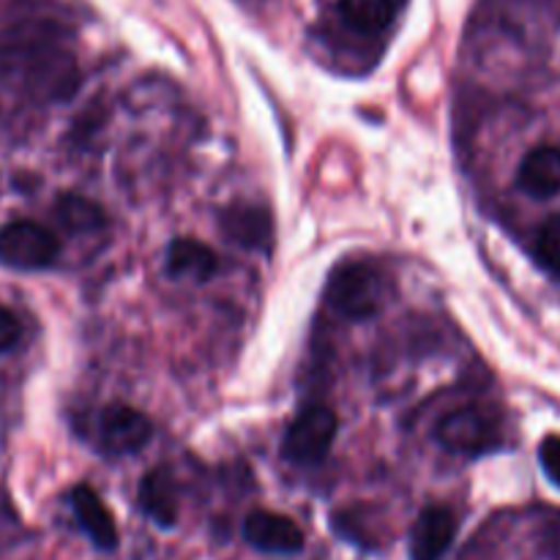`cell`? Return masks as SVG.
I'll list each match as a JSON object with an SVG mask.
<instances>
[{
  "mask_svg": "<svg viewBox=\"0 0 560 560\" xmlns=\"http://www.w3.org/2000/svg\"><path fill=\"white\" fill-rule=\"evenodd\" d=\"M0 77L52 98L69 96L77 82L71 55L42 33L22 36L0 49Z\"/></svg>",
  "mask_w": 560,
  "mask_h": 560,
  "instance_id": "cell-1",
  "label": "cell"
},
{
  "mask_svg": "<svg viewBox=\"0 0 560 560\" xmlns=\"http://www.w3.org/2000/svg\"><path fill=\"white\" fill-rule=\"evenodd\" d=\"M388 299V282L372 262H342L328 279L326 301L350 320H366L377 315Z\"/></svg>",
  "mask_w": 560,
  "mask_h": 560,
  "instance_id": "cell-2",
  "label": "cell"
},
{
  "mask_svg": "<svg viewBox=\"0 0 560 560\" xmlns=\"http://www.w3.org/2000/svg\"><path fill=\"white\" fill-rule=\"evenodd\" d=\"M438 443L457 454H485L501 443V416L487 405H465L443 416L435 430Z\"/></svg>",
  "mask_w": 560,
  "mask_h": 560,
  "instance_id": "cell-3",
  "label": "cell"
},
{
  "mask_svg": "<svg viewBox=\"0 0 560 560\" xmlns=\"http://www.w3.org/2000/svg\"><path fill=\"white\" fill-rule=\"evenodd\" d=\"M334 438H337V416H334V410L323 408V405H310L290 424L282 452L290 463L315 465L326 457Z\"/></svg>",
  "mask_w": 560,
  "mask_h": 560,
  "instance_id": "cell-4",
  "label": "cell"
},
{
  "mask_svg": "<svg viewBox=\"0 0 560 560\" xmlns=\"http://www.w3.org/2000/svg\"><path fill=\"white\" fill-rule=\"evenodd\" d=\"M58 257V238L36 222H11L0 230V262L20 271H38Z\"/></svg>",
  "mask_w": 560,
  "mask_h": 560,
  "instance_id": "cell-5",
  "label": "cell"
},
{
  "mask_svg": "<svg viewBox=\"0 0 560 560\" xmlns=\"http://www.w3.org/2000/svg\"><path fill=\"white\" fill-rule=\"evenodd\" d=\"M151 441V421L129 405H107L98 416V446L113 457L140 452Z\"/></svg>",
  "mask_w": 560,
  "mask_h": 560,
  "instance_id": "cell-6",
  "label": "cell"
},
{
  "mask_svg": "<svg viewBox=\"0 0 560 560\" xmlns=\"http://www.w3.org/2000/svg\"><path fill=\"white\" fill-rule=\"evenodd\" d=\"M244 536L252 547L273 556H293L304 547L299 525L277 512H252L244 523Z\"/></svg>",
  "mask_w": 560,
  "mask_h": 560,
  "instance_id": "cell-7",
  "label": "cell"
},
{
  "mask_svg": "<svg viewBox=\"0 0 560 560\" xmlns=\"http://www.w3.org/2000/svg\"><path fill=\"white\" fill-rule=\"evenodd\" d=\"M454 536H457L454 514L443 506H427L410 530V558L441 560L452 547Z\"/></svg>",
  "mask_w": 560,
  "mask_h": 560,
  "instance_id": "cell-8",
  "label": "cell"
},
{
  "mask_svg": "<svg viewBox=\"0 0 560 560\" xmlns=\"http://www.w3.org/2000/svg\"><path fill=\"white\" fill-rule=\"evenodd\" d=\"M517 184L525 195L547 197L560 195V148L539 145L523 159L517 173Z\"/></svg>",
  "mask_w": 560,
  "mask_h": 560,
  "instance_id": "cell-9",
  "label": "cell"
},
{
  "mask_svg": "<svg viewBox=\"0 0 560 560\" xmlns=\"http://www.w3.org/2000/svg\"><path fill=\"white\" fill-rule=\"evenodd\" d=\"M71 509L77 514V523L82 525V530L91 536L98 550H115V545H118L115 520L109 514V509L102 503V498L91 487H74V492H71Z\"/></svg>",
  "mask_w": 560,
  "mask_h": 560,
  "instance_id": "cell-10",
  "label": "cell"
},
{
  "mask_svg": "<svg viewBox=\"0 0 560 560\" xmlns=\"http://www.w3.org/2000/svg\"><path fill=\"white\" fill-rule=\"evenodd\" d=\"M222 230L230 241L246 249H268L273 238L271 217L255 206H235L224 211Z\"/></svg>",
  "mask_w": 560,
  "mask_h": 560,
  "instance_id": "cell-11",
  "label": "cell"
},
{
  "mask_svg": "<svg viewBox=\"0 0 560 560\" xmlns=\"http://www.w3.org/2000/svg\"><path fill=\"white\" fill-rule=\"evenodd\" d=\"M140 506L159 528H173L178 520V495L170 470L153 468L140 485Z\"/></svg>",
  "mask_w": 560,
  "mask_h": 560,
  "instance_id": "cell-12",
  "label": "cell"
},
{
  "mask_svg": "<svg viewBox=\"0 0 560 560\" xmlns=\"http://www.w3.org/2000/svg\"><path fill=\"white\" fill-rule=\"evenodd\" d=\"M217 255L197 238H175L167 249V273L173 277H189L195 282H206L217 273Z\"/></svg>",
  "mask_w": 560,
  "mask_h": 560,
  "instance_id": "cell-13",
  "label": "cell"
},
{
  "mask_svg": "<svg viewBox=\"0 0 560 560\" xmlns=\"http://www.w3.org/2000/svg\"><path fill=\"white\" fill-rule=\"evenodd\" d=\"M399 0H339L345 22L359 33H381L392 25Z\"/></svg>",
  "mask_w": 560,
  "mask_h": 560,
  "instance_id": "cell-14",
  "label": "cell"
},
{
  "mask_svg": "<svg viewBox=\"0 0 560 560\" xmlns=\"http://www.w3.org/2000/svg\"><path fill=\"white\" fill-rule=\"evenodd\" d=\"M55 213H58L60 224L71 233H88V230H96L104 224V213L98 211V206H93L91 200L77 195H63L55 202Z\"/></svg>",
  "mask_w": 560,
  "mask_h": 560,
  "instance_id": "cell-15",
  "label": "cell"
},
{
  "mask_svg": "<svg viewBox=\"0 0 560 560\" xmlns=\"http://www.w3.org/2000/svg\"><path fill=\"white\" fill-rule=\"evenodd\" d=\"M534 255L536 262H539L547 273L560 279V213L547 219L539 228L534 241Z\"/></svg>",
  "mask_w": 560,
  "mask_h": 560,
  "instance_id": "cell-16",
  "label": "cell"
},
{
  "mask_svg": "<svg viewBox=\"0 0 560 560\" xmlns=\"http://www.w3.org/2000/svg\"><path fill=\"white\" fill-rule=\"evenodd\" d=\"M541 468H545L547 479L560 487V435H547L539 446Z\"/></svg>",
  "mask_w": 560,
  "mask_h": 560,
  "instance_id": "cell-17",
  "label": "cell"
},
{
  "mask_svg": "<svg viewBox=\"0 0 560 560\" xmlns=\"http://www.w3.org/2000/svg\"><path fill=\"white\" fill-rule=\"evenodd\" d=\"M22 337V326L16 320L14 312H9L5 306H0V353L14 348Z\"/></svg>",
  "mask_w": 560,
  "mask_h": 560,
  "instance_id": "cell-18",
  "label": "cell"
}]
</instances>
